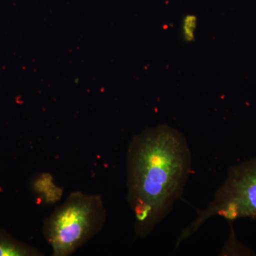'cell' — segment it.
I'll return each instance as SVG.
<instances>
[{"label": "cell", "instance_id": "obj_4", "mask_svg": "<svg viewBox=\"0 0 256 256\" xmlns=\"http://www.w3.org/2000/svg\"><path fill=\"white\" fill-rule=\"evenodd\" d=\"M36 249L18 242L8 232L0 228V256H38Z\"/></svg>", "mask_w": 256, "mask_h": 256}, {"label": "cell", "instance_id": "obj_2", "mask_svg": "<svg viewBox=\"0 0 256 256\" xmlns=\"http://www.w3.org/2000/svg\"><path fill=\"white\" fill-rule=\"evenodd\" d=\"M104 222L100 197L75 192L46 220L45 236L54 256H68L98 232Z\"/></svg>", "mask_w": 256, "mask_h": 256}, {"label": "cell", "instance_id": "obj_6", "mask_svg": "<svg viewBox=\"0 0 256 256\" xmlns=\"http://www.w3.org/2000/svg\"><path fill=\"white\" fill-rule=\"evenodd\" d=\"M197 26V18L194 14H186L182 20V35L184 41L190 43L195 40V32Z\"/></svg>", "mask_w": 256, "mask_h": 256}, {"label": "cell", "instance_id": "obj_1", "mask_svg": "<svg viewBox=\"0 0 256 256\" xmlns=\"http://www.w3.org/2000/svg\"><path fill=\"white\" fill-rule=\"evenodd\" d=\"M192 154L182 133L168 124L146 128L128 152V198L137 236L144 237L170 213L182 194Z\"/></svg>", "mask_w": 256, "mask_h": 256}, {"label": "cell", "instance_id": "obj_5", "mask_svg": "<svg viewBox=\"0 0 256 256\" xmlns=\"http://www.w3.org/2000/svg\"><path fill=\"white\" fill-rule=\"evenodd\" d=\"M223 255L228 256H256L255 252L238 242L232 230L226 246L224 248Z\"/></svg>", "mask_w": 256, "mask_h": 256}, {"label": "cell", "instance_id": "obj_3", "mask_svg": "<svg viewBox=\"0 0 256 256\" xmlns=\"http://www.w3.org/2000/svg\"><path fill=\"white\" fill-rule=\"evenodd\" d=\"M214 216L223 217L229 222L240 218L256 222V156L229 168L214 200L206 208L197 212L194 220L182 232L176 245Z\"/></svg>", "mask_w": 256, "mask_h": 256}]
</instances>
